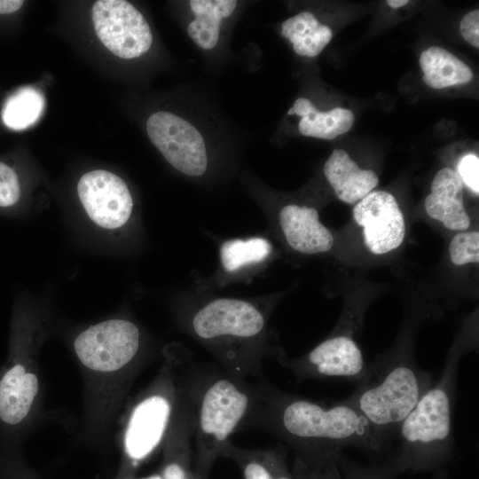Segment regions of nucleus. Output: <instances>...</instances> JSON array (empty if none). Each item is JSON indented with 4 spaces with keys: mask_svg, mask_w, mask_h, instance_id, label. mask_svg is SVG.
I'll list each match as a JSON object with an SVG mask.
<instances>
[{
    "mask_svg": "<svg viewBox=\"0 0 479 479\" xmlns=\"http://www.w3.org/2000/svg\"><path fill=\"white\" fill-rule=\"evenodd\" d=\"M432 479H449L447 471L444 468H439L435 471Z\"/></svg>",
    "mask_w": 479,
    "mask_h": 479,
    "instance_id": "cd10ccee",
    "label": "nucleus"
},
{
    "mask_svg": "<svg viewBox=\"0 0 479 479\" xmlns=\"http://www.w3.org/2000/svg\"><path fill=\"white\" fill-rule=\"evenodd\" d=\"M354 114L349 109L334 108L328 112L318 111L313 105L302 117L298 128L302 135L322 139H334L350 130Z\"/></svg>",
    "mask_w": 479,
    "mask_h": 479,
    "instance_id": "aec40b11",
    "label": "nucleus"
},
{
    "mask_svg": "<svg viewBox=\"0 0 479 479\" xmlns=\"http://www.w3.org/2000/svg\"><path fill=\"white\" fill-rule=\"evenodd\" d=\"M163 479H195L193 474V411L187 373L182 381L177 409L169 428Z\"/></svg>",
    "mask_w": 479,
    "mask_h": 479,
    "instance_id": "9b49d317",
    "label": "nucleus"
},
{
    "mask_svg": "<svg viewBox=\"0 0 479 479\" xmlns=\"http://www.w3.org/2000/svg\"><path fill=\"white\" fill-rule=\"evenodd\" d=\"M45 100L34 87H23L10 95L4 103L3 123L13 130H25L35 123L43 112Z\"/></svg>",
    "mask_w": 479,
    "mask_h": 479,
    "instance_id": "6ab92c4d",
    "label": "nucleus"
},
{
    "mask_svg": "<svg viewBox=\"0 0 479 479\" xmlns=\"http://www.w3.org/2000/svg\"><path fill=\"white\" fill-rule=\"evenodd\" d=\"M188 387L193 411V474L209 479L232 436L254 406L257 383L220 368L188 366Z\"/></svg>",
    "mask_w": 479,
    "mask_h": 479,
    "instance_id": "f03ea898",
    "label": "nucleus"
},
{
    "mask_svg": "<svg viewBox=\"0 0 479 479\" xmlns=\"http://www.w3.org/2000/svg\"><path fill=\"white\" fill-rule=\"evenodd\" d=\"M449 253L452 262L456 265L478 263V232H467L456 234L450 243Z\"/></svg>",
    "mask_w": 479,
    "mask_h": 479,
    "instance_id": "5701e85b",
    "label": "nucleus"
},
{
    "mask_svg": "<svg viewBox=\"0 0 479 479\" xmlns=\"http://www.w3.org/2000/svg\"><path fill=\"white\" fill-rule=\"evenodd\" d=\"M279 224L289 246L300 253H322L333 247L334 237L313 208L287 205L279 213Z\"/></svg>",
    "mask_w": 479,
    "mask_h": 479,
    "instance_id": "ddd939ff",
    "label": "nucleus"
},
{
    "mask_svg": "<svg viewBox=\"0 0 479 479\" xmlns=\"http://www.w3.org/2000/svg\"><path fill=\"white\" fill-rule=\"evenodd\" d=\"M75 350L88 368L117 371L132 362L140 346L137 326L124 319H111L89 327L75 341Z\"/></svg>",
    "mask_w": 479,
    "mask_h": 479,
    "instance_id": "39448f33",
    "label": "nucleus"
},
{
    "mask_svg": "<svg viewBox=\"0 0 479 479\" xmlns=\"http://www.w3.org/2000/svg\"><path fill=\"white\" fill-rule=\"evenodd\" d=\"M21 195L18 173L9 164L0 161V208L16 205Z\"/></svg>",
    "mask_w": 479,
    "mask_h": 479,
    "instance_id": "b1692460",
    "label": "nucleus"
},
{
    "mask_svg": "<svg viewBox=\"0 0 479 479\" xmlns=\"http://www.w3.org/2000/svg\"><path fill=\"white\" fill-rule=\"evenodd\" d=\"M425 209L433 219L449 230L465 231L470 220L463 204V182L450 168L440 169L431 184V192L425 199Z\"/></svg>",
    "mask_w": 479,
    "mask_h": 479,
    "instance_id": "f8f14e48",
    "label": "nucleus"
},
{
    "mask_svg": "<svg viewBox=\"0 0 479 479\" xmlns=\"http://www.w3.org/2000/svg\"><path fill=\"white\" fill-rule=\"evenodd\" d=\"M92 20L97 36L114 55L134 59L151 47L153 35L141 12L123 0L95 2Z\"/></svg>",
    "mask_w": 479,
    "mask_h": 479,
    "instance_id": "423d86ee",
    "label": "nucleus"
},
{
    "mask_svg": "<svg viewBox=\"0 0 479 479\" xmlns=\"http://www.w3.org/2000/svg\"><path fill=\"white\" fill-rule=\"evenodd\" d=\"M256 383L257 399L240 431L257 430L278 438L308 471L337 464L350 447L384 449L366 419L343 400L324 406L277 389L267 380Z\"/></svg>",
    "mask_w": 479,
    "mask_h": 479,
    "instance_id": "f257e3e1",
    "label": "nucleus"
},
{
    "mask_svg": "<svg viewBox=\"0 0 479 479\" xmlns=\"http://www.w3.org/2000/svg\"><path fill=\"white\" fill-rule=\"evenodd\" d=\"M139 479H163L161 474H153L146 477L139 478Z\"/></svg>",
    "mask_w": 479,
    "mask_h": 479,
    "instance_id": "c756f323",
    "label": "nucleus"
},
{
    "mask_svg": "<svg viewBox=\"0 0 479 479\" xmlns=\"http://www.w3.org/2000/svg\"><path fill=\"white\" fill-rule=\"evenodd\" d=\"M420 65L423 82L433 89H443L469 82L474 76L471 69L447 50L431 46L422 51Z\"/></svg>",
    "mask_w": 479,
    "mask_h": 479,
    "instance_id": "dca6fc26",
    "label": "nucleus"
},
{
    "mask_svg": "<svg viewBox=\"0 0 479 479\" xmlns=\"http://www.w3.org/2000/svg\"><path fill=\"white\" fill-rule=\"evenodd\" d=\"M234 0H192L190 7L195 19L188 25V35L204 50L216 46L219 38L220 22L236 7Z\"/></svg>",
    "mask_w": 479,
    "mask_h": 479,
    "instance_id": "f3484780",
    "label": "nucleus"
},
{
    "mask_svg": "<svg viewBox=\"0 0 479 479\" xmlns=\"http://www.w3.org/2000/svg\"><path fill=\"white\" fill-rule=\"evenodd\" d=\"M408 0H388L387 4L392 8H399L405 5Z\"/></svg>",
    "mask_w": 479,
    "mask_h": 479,
    "instance_id": "c85d7f7f",
    "label": "nucleus"
},
{
    "mask_svg": "<svg viewBox=\"0 0 479 479\" xmlns=\"http://www.w3.org/2000/svg\"><path fill=\"white\" fill-rule=\"evenodd\" d=\"M182 381L176 389L144 397L133 409L124 436V449L130 467H137L158 447L174 417Z\"/></svg>",
    "mask_w": 479,
    "mask_h": 479,
    "instance_id": "0eeeda50",
    "label": "nucleus"
},
{
    "mask_svg": "<svg viewBox=\"0 0 479 479\" xmlns=\"http://www.w3.org/2000/svg\"><path fill=\"white\" fill-rule=\"evenodd\" d=\"M148 137L167 161L189 176L204 174L208 166L200 133L185 119L166 111L153 114L146 122Z\"/></svg>",
    "mask_w": 479,
    "mask_h": 479,
    "instance_id": "6e6552de",
    "label": "nucleus"
},
{
    "mask_svg": "<svg viewBox=\"0 0 479 479\" xmlns=\"http://www.w3.org/2000/svg\"><path fill=\"white\" fill-rule=\"evenodd\" d=\"M324 173L337 197L349 204L359 201L379 182L374 171L361 169L342 149L333 151L325 163Z\"/></svg>",
    "mask_w": 479,
    "mask_h": 479,
    "instance_id": "4468645a",
    "label": "nucleus"
},
{
    "mask_svg": "<svg viewBox=\"0 0 479 479\" xmlns=\"http://www.w3.org/2000/svg\"><path fill=\"white\" fill-rule=\"evenodd\" d=\"M307 479H390L379 463L365 465L353 460L344 453L338 463L321 471L304 469Z\"/></svg>",
    "mask_w": 479,
    "mask_h": 479,
    "instance_id": "4be33fe9",
    "label": "nucleus"
},
{
    "mask_svg": "<svg viewBox=\"0 0 479 479\" xmlns=\"http://www.w3.org/2000/svg\"><path fill=\"white\" fill-rule=\"evenodd\" d=\"M458 174L463 184L475 193H479V159L474 153L464 155L458 164Z\"/></svg>",
    "mask_w": 479,
    "mask_h": 479,
    "instance_id": "393cba45",
    "label": "nucleus"
},
{
    "mask_svg": "<svg viewBox=\"0 0 479 479\" xmlns=\"http://www.w3.org/2000/svg\"><path fill=\"white\" fill-rule=\"evenodd\" d=\"M24 4L21 0H0V14H9L20 10Z\"/></svg>",
    "mask_w": 479,
    "mask_h": 479,
    "instance_id": "bb28decb",
    "label": "nucleus"
},
{
    "mask_svg": "<svg viewBox=\"0 0 479 479\" xmlns=\"http://www.w3.org/2000/svg\"><path fill=\"white\" fill-rule=\"evenodd\" d=\"M77 192L89 217L103 228H119L130 216L131 194L125 182L112 172L97 169L84 174Z\"/></svg>",
    "mask_w": 479,
    "mask_h": 479,
    "instance_id": "1a4fd4ad",
    "label": "nucleus"
},
{
    "mask_svg": "<svg viewBox=\"0 0 479 479\" xmlns=\"http://www.w3.org/2000/svg\"><path fill=\"white\" fill-rule=\"evenodd\" d=\"M459 357V353L454 352L447 358L440 379L399 424L394 436L395 451L385 461L379 462L389 478L407 472L436 471L451 459L454 452L452 418Z\"/></svg>",
    "mask_w": 479,
    "mask_h": 479,
    "instance_id": "7ed1b4c3",
    "label": "nucleus"
},
{
    "mask_svg": "<svg viewBox=\"0 0 479 479\" xmlns=\"http://www.w3.org/2000/svg\"><path fill=\"white\" fill-rule=\"evenodd\" d=\"M265 317L254 304L239 299L220 298L197 310L190 320L193 334L209 344L225 372L243 380H267L265 356L258 343Z\"/></svg>",
    "mask_w": 479,
    "mask_h": 479,
    "instance_id": "20e7f679",
    "label": "nucleus"
},
{
    "mask_svg": "<svg viewBox=\"0 0 479 479\" xmlns=\"http://www.w3.org/2000/svg\"><path fill=\"white\" fill-rule=\"evenodd\" d=\"M270 252L271 245L263 238L231 240L221 247L220 257L225 271H235L245 265L263 261Z\"/></svg>",
    "mask_w": 479,
    "mask_h": 479,
    "instance_id": "412c9836",
    "label": "nucleus"
},
{
    "mask_svg": "<svg viewBox=\"0 0 479 479\" xmlns=\"http://www.w3.org/2000/svg\"><path fill=\"white\" fill-rule=\"evenodd\" d=\"M281 34L293 43L298 55L310 58L318 55L333 36L331 28L320 24L310 12L286 20Z\"/></svg>",
    "mask_w": 479,
    "mask_h": 479,
    "instance_id": "a211bd4d",
    "label": "nucleus"
},
{
    "mask_svg": "<svg viewBox=\"0 0 479 479\" xmlns=\"http://www.w3.org/2000/svg\"><path fill=\"white\" fill-rule=\"evenodd\" d=\"M462 37L471 45L479 47V11L474 10L466 14L460 21Z\"/></svg>",
    "mask_w": 479,
    "mask_h": 479,
    "instance_id": "a878e982",
    "label": "nucleus"
},
{
    "mask_svg": "<svg viewBox=\"0 0 479 479\" xmlns=\"http://www.w3.org/2000/svg\"><path fill=\"white\" fill-rule=\"evenodd\" d=\"M38 391V380L20 364L9 368L0 380V419L16 425L27 415Z\"/></svg>",
    "mask_w": 479,
    "mask_h": 479,
    "instance_id": "2eb2a0df",
    "label": "nucleus"
},
{
    "mask_svg": "<svg viewBox=\"0 0 479 479\" xmlns=\"http://www.w3.org/2000/svg\"><path fill=\"white\" fill-rule=\"evenodd\" d=\"M353 217L363 227L365 244L372 253L386 254L402 244L405 234L404 215L389 192H369L355 205Z\"/></svg>",
    "mask_w": 479,
    "mask_h": 479,
    "instance_id": "9d476101",
    "label": "nucleus"
}]
</instances>
